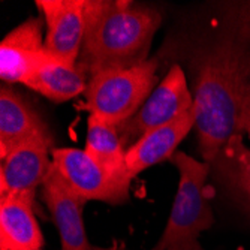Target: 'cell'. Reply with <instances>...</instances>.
Returning <instances> with one entry per match:
<instances>
[{
	"label": "cell",
	"instance_id": "cell-1",
	"mask_svg": "<svg viewBox=\"0 0 250 250\" xmlns=\"http://www.w3.org/2000/svg\"><path fill=\"white\" fill-rule=\"evenodd\" d=\"M193 109L199 151L211 164L235 135H244L250 98V3L237 6L202 42L195 60Z\"/></svg>",
	"mask_w": 250,
	"mask_h": 250
},
{
	"label": "cell",
	"instance_id": "cell-2",
	"mask_svg": "<svg viewBox=\"0 0 250 250\" xmlns=\"http://www.w3.org/2000/svg\"><path fill=\"white\" fill-rule=\"evenodd\" d=\"M161 24V12L147 5L87 0L85 33L77 64L88 78L102 71L143 64Z\"/></svg>",
	"mask_w": 250,
	"mask_h": 250
},
{
	"label": "cell",
	"instance_id": "cell-3",
	"mask_svg": "<svg viewBox=\"0 0 250 250\" xmlns=\"http://www.w3.org/2000/svg\"><path fill=\"white\" fill-rule=\"evenodd\" d=\"M169 162L178 171V188L164 234L153 250H202L199 237L214 223L206 195L210 164L185 151H175Z\"/></svg>",
	"mask_w": 250,
	"mask_h": 250
},
{
	"label": "cell",
	"instance_id": "cell-4",
	"mask_svg": "<svg viewBox=\"0 0 250 250\" xmlns=\"http://www.w3.org/2000/svg\"><path fill=\"white\" fill-rule=\"evenodd\" d=\"M159 59L125 69L102 71L88 78L83 108L112 125L129 120L157 87Z\"/></svg>",
	"mask_w": 250,
	"mask_h": 250
},
{
	"label": "cell",
	"instance_id": "cell-5",
	"mask_svg": "<svg viewBox=\"0 0 250 250\" xmlns=\"http://www.w3.org/2000/svg\"><path fill=\"white\" fill-rule=\"evenodd\" d=\"M192 106L193 95L189 90L186 74L180 64H172L138 112L117 126L125 148L132 147L147 132L183 116Z\"/></svg>",
	"mask_w": 250,
	"mask_h": 250
},
{
	"label": "cell",
	"instance_id": "cell-6",
	"mask_svg": "<svg viewBox=\"0 0 250 250\" xmlns=\"http://www.w3.org/2000/svg\"><path fill=\"white\" fill-rule=\"evenodd\" d=\"M51 161L71 189L87 201L122 206L130 198V181L106 172L85 150L53 148Z\"/></svg>",
	"mask_w": 250,
	"mask_h": 250
},
{
	"label": "cell",
	"instance_id": "cell-7",
	"mask_svg": "<svg viewBox=\"0 0 250 250\" xmlns=\"http://www.w3.org/2000/svg\"><path fill=\"white\" fill-rule=\"evenodd\" d=\"M53 138L32 136L15 146L0 167V195H32L42 186L53 161L50 159Z\"/></svg>",
	"mask_w": 250,
	"mask_h": 250
},
{
	"label": "cell",
	"instance_id": "cell-8",
	"mask_svg": "<svg viewBox=\"0 0 250 250\" xmlns=\"http://www.w3.org/2000/svg\"><path fill=\"white\" fill-rule=\"evenodd\" d=\"M45 22V50L48 54L77 63L84 33L87 0H36Z\"/></svg>",
	"mask_w": 250,
	"mask_h": 250
},
{
	"label": "cell",
	"instance_id": "cell-9",
	"mask_svg": "<svg viewBox=\"0 0 250 250\" xmlns=\"http://www.w3.org/2000/svg\"><path fill=\"white\" fill-rule=\"evenodd\" d=\"M41 188L42 201L57 228L62 250H93L95 246L87 238L83 219L85 201L71 189L54 165H51Z\"/></svg>",
	"mask_w": 250,
	"mask_h": 250
},
{
	"label": "cell",
	"instance_id": "cell-10",
	"mask_svg": "<svg viewBox=\"0 0 250 250\" xmlns=\"http://www.w3.org/2000/svg\"><path fill=\"white\" fill-rule=\"evenodd\" d=\"M42 18L32 17L12 29L0 43V78L8 84H24L47 57Z\"/></svg>",
	"mask_w": 250,
	"mask_h": 250
},
{
	"label": "cell",
	"instance_id": "cell-11",
	"mask_svg": "<svg viewBox=\"0 0 250 250\" xmlns=\"http://www.w3.org/2000/svg\"><path fill=\"white\" fill-rule=\"evenodd\" d=\"M195 109H189L183 116L168 125L147 132L141 140L126 150V172L130 178L148 169L153 165L171 159L178 144L185 140L192 127H195Z\"/></svg>",
	"mask_w": 250,
	"mask_h": 250
},
{
	"label": "cell",
	"instance_id": "cell-12",
	"mask_svg": "<svg viewBox=\"0 0 250 250\" xmlns=\"http://www.w3.org/2000/svg\"><path fill=\"white\" fill-rule=\"evenodd\" d=\"M32 136L53 138L48 125L32 104L11 85H3L0 90V157Z\"/></svg>",
	"mask_w": 250,
	"mask_h": 250
},
{
	"label": "cell",
	"instance_id": "cell-13",
	"mask_svg": "<svg viewBox=\"0 0 250 250\" xmlns=\"http://www.w3.org/2000/svg\"><path fill=\"white\" fill-rule=\"evenodd\" d=\"M43 235L35 214V196L0 195V249L42 250Z\"/></svg>",
	"mask_w": 250,
	"mask_h": 250
},
{
	"label": "cell",
	"instance_id": "cell-14",
	"mask_svg": "<svg viewBox=\"0 0 250 250\" xmlns=\"http://www.w3.org/2000/svg\"><path fill=\"white\" fill-rule=\"evenodd\" d=\"M87 83V74L77 63H69L47 54L26 80L24 85L51 102L62 104L75 99L81 93L84 95Z\"/></svg>",
	"mask_w": 250,
	"mask_h": 250
},
{
	"label": "cell",
	"instance_id": "cell-15",
	"mask_svg": "<svg viewBox=\"0 0 250 250\" xmlns=\"http://www.w3.org/2000/svg\"><path fill=\"white\" fill-rule=\"evenodd\" d=\"M210 165L220 183L244 204L250 214V148L243 135L232 136Z\"/></svg>",
	"mask_w": 250,
	"mask_h": 250
},
{
	"label": "cell",
	"instance_id": "cell-16",
	"mask_svg": "<svg viewBox=\"0 0 250 250\" xmlns=\"http://www.w3.org/2000/svg\"><path fill=\"white\" fill-rule=\"evenodd\" d=\"M84 150L111 175L132 180L126 172V148L116 125L88 116Z\"/></svg>",
	"mask_w": 250,
	"mask_h": 250
},
{
	"label": "cell",
	"instance_id": "cell-17",
	"mask_svg": "<svg viewBox=\"0 0 250 250\" xmlns=\"http://www.w3.org/2000/svg\"><path fill=\"white\" fill-rule=\"evenodd\" d=\"M244 133L249 136V141H250V117L246 119V122H244Z\"/></svg>",
	"mask_w": 250,
	"mask_h": 250
},
{
	"label": "cell",
	"instance_id": "cell-18",
	"mask_svg": "<svg viewBox=\"0 0 250 250\" xmlns=\"http://www.w3.org/2000/svg\"><path fill=\"white\" fill-rule=\"evenodd\" d=\"M250 117V98H249V102H247V106H246V114H244V122L246 119Z\"/></svg>",
	"mask_w": 250,
	"mask_h": 250
},
{
	"label": "cell",
	"instance_id": "cell-19",
	"mask_svg": "<svg viewBox=\"0 0 250 250\" xmlns=\"http://www.w3.org/2000/svg\"><path fill=\"white\" fill-rule=\"evenodd\" d=\"M93 250H120V249H117L116 246H114V247H108V249H106V247H96V246H95Z\"/></svg>",
	"mask_w": 250,
	"mask_h": 250
},
{
	"label": "cell",
	"instance_id": "cell-20",
	"mask_svg": "<svg viewBox=\"0 0 250 250\" xmlns=\"http://www.w3.org/2000/svg\"><path fill=\"white\" fill-rule=\"evenodd\" d=\"M0 250H3V249H0Z\"/></svg>",
	"mask_w": 250,
	"mask_h": 250
}]
</instances>
